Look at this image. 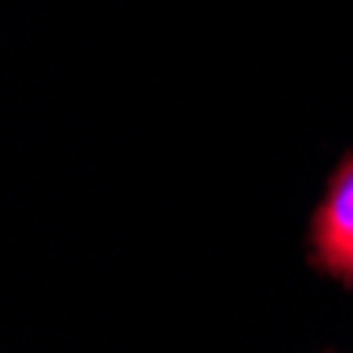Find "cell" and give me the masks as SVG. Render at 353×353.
<instances>
[{
  "label": "cell",
  "mask_w": 353,
  "mask_h": 353,
  "mask_svg": "<svg viewBox=\"0 0 353 353\" xmlns=\"http://www.w3.org/2000/svg\"><path fill=\"white\" fill-rule=\"evenodd\" d=\"M311 256L327 276L353 285V154L336 166L332 183H327L319 209H315Z\"/></svg>",
  "instance_id": "1"
}]
</instances>
